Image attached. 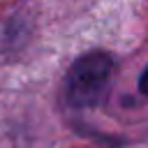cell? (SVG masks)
Listing matches in <instances>:
<instances>
[{"label": "cell", "instance_id": "cell-2", "mask_svg": "<svg viewBox=\"0 0 148 148\" xmlns=\"http://www.w3.org/2000/svg\"><path fill=\"white\" fill-rule=\"evenodd\" d=\"M139 88H141V92L148 97V67L143 69V74H141V79H139Z\"/></svg>", "mask_w": 148, "mask_h": 148}, {"label": "cell", "instance_id": "cell-1", "mask_svg": "<svg viewBox=\"0 0 148 148\" xmlns=\"http://www.w3.org/2000/svg\"><path fill=\"white\" fill-rule=\"evenodd\" d=\"M113 60L106 53H86L81 56L67 74V99L79 106H97L111 83Z\"/></svg>", "mask_w": 148, "mask_h": 148}]
</instances>
